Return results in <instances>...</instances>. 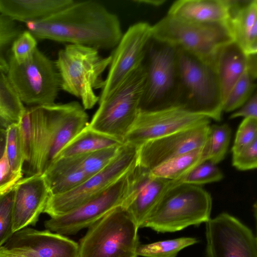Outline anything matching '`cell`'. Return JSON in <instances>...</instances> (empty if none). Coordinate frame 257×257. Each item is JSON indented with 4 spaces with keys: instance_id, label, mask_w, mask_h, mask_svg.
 Segmentation results:
<instances>
[{
    "instance_id": "obj_1",
    "label": "cell",
    "mask_w": 257,
    "mask_h": 257,
    "mask_svg": "<svg viewBox=\"0 0 257 257\" xmlns=\"http://www.w3.org/2000/svg\"><path fill=\"white\" fill-rule=\"evenodd\" d=\"M36 39L99 50L114 48L123 34L118 16L95 1H74L43 19L26 24Z\"/></svg>"
},
{
    "instance_id": "obj_2",
    "label": "cell",
    "mask_w": 257,
    "mask_h": 257,
    "mask_svg": "<svg viewBox=\"0 0 257 257\" xmlns=\"http://www.w3.org/2000/svg\"><path fill=\"white\" fill-rule=\"evenodd\" d=\"M28 108L34 135L31 176L43 175L62 149L88 125V115L77 101Z\"/></svg>"
},
{
    "instance_id": "obj_3",
    "label": "cell",
    "mask_w": 257,
    "mask_h": 257,
    "mask_svg": "<svg viewBox=\"0 0 257 257\" xmlns=\"http://www.w3.org/2000/svg\"><path fill=\"white\" fill-rule=\"evenodd\" d=\"M176 48L179 83L178 106L220 121L223 102L214 66L195 55Z\"/></svg>"
},
{
    "instance_id": "obj_4",
    "label": "cell",
    "mask_w": 257,
    "mask_h": 257,
    "mask_svg": "<svg viewBox=\"0 0 257 257\" xmlns=\"http://www.w3.org/2000/svg\"><path fill=\"white\" fill-rule=\"evenodd\" d=\"M111 60V55L102 57L95 48L67 44L59 51L55 62L61 89L79 98L85 110L92 108L99 99L95 89L102 88L101 75Z\"/></svg>"
},
{
    "instance_id": "obj_5",
    "label": "cell",
    "mask_w": 257,
    "mask_h": 257,
    "mask_svg": "<svg viewBox=\"0 0 257 257\" xmlns=\"http://www.w3.org/2000/svg\"><path fill=\"white\" fill-rule=\"evenodd\" d=\"M210 194L199 186L180 183L163 197L142 227L161 233L174 232L210 219Z\"/></svg>"
},
{
    "instance_id": "obj_6",
    "label": "cell",
    "mask_w": 257,
    "mask_h": 257,
    "mask_svg": "<svg viewBox=\"0 0 257 257\" xmlns=\"http://www.w3.org/2000/svg\"><path fill=\"white\" fill-rule=\"evenodd\" d=\"M146 78L143 63L134 69L105 99L88 126L124 144L140 109Z\"/></svg>"
},
{
    "instance_id": "obj_7",
    "label": "cell",
    "mask_w": 257,
    "mask_h": 257,
    "mask_svg": "<svg viewBox=\"0 0 257 257\" xmlns=\"http://www.w3.org/2000/svg\"><path fill=\"white\" fill-rule=\"evenodd\" d=\"M152 38L195 55L214 67L219 49L233 41L227 23L189 22L168 15L152 26Z\"/></svg>"
},
{
    "instance_id": "obj_8",
    "label": "cell",
    "mask_w": 257,
    "mask_h": 257,
    "mask_svg": "<svg viewBox=\"0 0 257 257\" xmlns=\"http://www.w3.org/2000/svg\"><path fill=\"white\" fill-rule=\"evenodd\" d=\"M139 228L118 206L88 227L78 244V257H138Z\"/></svg>"
},
{
    "instance_id": "obj_9",
    "label": "cell",
    "mask_w": 257,
    "mask_h": 257,
    "mask_svg": "<svg viewBox=\"0 0 257 257\" xmlns=\"http://www.w3.org/2000/svg\"><path fill=\"white\" fill-rule=\"evenodd\" d=\"M143 65L146 78L140 111L178 106L177 48L152 38L147 47Z\"/></svg>"
},
{
    "instance_id": "obj_10",
    "label": "cell",
    "mask_w": 257,
    "mask_h": 257,
    "mask_svg": "<svg viewBox=\"0 0 257 257\" xmlns=\"http://www.w3.org/2000/svg\"><path fill=\"white\" fill-rule=\"evenodd\" d=\"M7 76L23 104L31 106L55 103L61 89L55 62L38 48L27 61L18 63L9 53Z\"/></svg>"
},
{
    "instance_id": "obj_11",
    "label": "cell",
    "mask_w": 257,
    "mask_h": 257,
    "mask_svg": "<svg viewBox=\"0 0 257 257\" xmlns=\"http://www.w3.org/2000/svg\"><path fill=\"white\" fill-rule=\"evenodd\" d=\"M138 147L124 143L112 160L72 190L50 195L44 213L51 217L64 214L97 196L114 183L137 163Z\"/></svg>"
},
{
    "instance_id": "obj_12",
    "label": "cell",
    "mask_w": 257,
    "mask_h": 257,
    "mask_svg": "<svg viewBox=\"0 0 257 257\" xmlns=\"http://www.w3.org/2000/svg\"><path fill=\"white\" fill-rule=\"evenodd\" d=\"M133 168L97 196L64 214L50 217L44 223L46 228L63 235L74 234L122 206L128 191Z\"/></svg>"
},
{
    "instance_id": "obj_13",
    "label": "cell",
    "mask_w": 257,
    "mask_h": 257,
    "mask_svg": "<svg viewBox=\"0 0 257 257\" xmlns=\"http://www.w3.org/2000/svg\"><path fill=\"white\" fill-rule=\"evenodd\" d=\"M207 257H257L252 230L235 217L223 212L206 222Z\"/></svg>"
},
{
    "instance_id": "obj_14",
    "label": "cell",
    "mask_w": 257,
    "mask_h": 257,
    "mask_svg": "<svg viewBox=\"0 0 257 257\" xmlns=\"http://www.w3.org/2000/svg\"><path fill=\"white\" fill-rule=\"evenodd\" d=\"M208 117L175 106L154 111H140L124 143L137 147L154 139L197 126L209 124Z\"/></svg>"
},
{
    "instance_id": "obj_15",
    "label": "cell",
    "mask_w": 257,
    "mask_h": 257,
    "mask_svg": "<svg viewBox=\"0 0 257 257\" xmlns=\"http://www.w3.org/2000/svg\"><path fill=\"white\" fill-rule=\"evenodd\" d=\"M152 38V26L145 22L135 23L122 34L110 55L108 74L104 80L98 102L109 95L145 58Z\"/></svg>"
},
{
    "instance_id": "obj_16",
    "label": "cell",
    "mask_w": 257,
    "mask_h": 257,
    "mask_svg": "<svg viewBox=\"0 0 257 257\" xmlns=\"http://www.w3.org/2000/svg\"><path fill=\"white\" fill-rule=\"evenodd\" d=\"M78 243L48 230L24 228L0 248V257H78Z\"/></svg>"
},
{
    "instance_id": "obj_17",
    "label": "cell",
    "mask_w": 257,
    "mask_h": 257,
    "mask_svg": "<svg viewBox=\"0 0 257 257\" xmlns=\"http://www.w3.org/2000/svg\"><path fill=\"white\" fill-rule=\"evenodd\" d=\"M180 183V179L171 180L153 176L149 170L136 163L130 172L129 189L122 206L141 228L166 192Z\"/></svg>"
},
{
    "instance_id": "obj_18",
    "label": "cell",
    "mask_w": 257,
    "mask_h": 257,
    "mask_svg": "<svg viewBox=\"0 0 257 257\" xmlns=\"http://www.w3.org/2000/svg\"><path fill=\"white\" fill-rule=\"evenodd\" d=\"M209 124L149 141L138 147L137 164L149 170L175 156L205 145Z\"/></svg>"
},
{
    "instance_id": "obj_19",
    "label": "cell",
    "mask_w": 257,
    "mask_h": 257,
    "mask_svg": "<svg viewBox=\"0 0 257 257\" xmlns=\"http://www.w3.org/2000/svg\"><path fill=\"white\" fill-rule=\"evenodd\" d=\"M50 196L42 175L30 176L16 183L13 206L14 233L36 224Z\"/></svg>"
},
{
    "instance_id": "obj_20",
    "label": "cell",
    "mask_w": 257,
    "mask_h": 257,
    "mask_svg": "<svg viewBox=\"0 0 257 257\" xmlns=\"http://www.w3.org/2000/svg\"><path fill=\"white\" fill-rule=\"evenodd\" d=\"M227 25L234 41L247 55L257 52V1L230 0Z\"/></svg>"
},
{
    "instance_id": "obj_21",
    "label": "cell",
    "mask_w": 257,
    "mask_h": 257,
    "mask_svg": "<svg viewBox=\"0 0 257 257\" xmlns=\"http://www.w3.org/2000/svg\"><path fill=\"white\" fill-rule=\"evenodd\" d=\"M230 0H179L170 7L168 16L193 23H227Z\"/></svg>"
},
{
    "instance_id": "obj_22",
    "label": "cell",
    "mask_w": 257,
    "mask_h": 257,
    "mask_svg": "<svg viewBox=\"0 0 257 257\" xmlns=\"http://www.w3.org/2000/svg\"><path fill=\"white\" fill-rule=\"evenodd\" d=\"M73 0H0V14L11 20L25 23L39 21L53 15L74 3Z\"/></svg>"
},
{
    "instance_id": "obj_23",
    "label": "cell",
    "mask_w": 257,
    "mask_h": 257,
    "mask_svg": "<svg viewBox=\"0 0 257 257\" xmlns=\"http://www.w3.org/2000/svg\"><path fill=\"white\" fill-rule=\"evenodd\" d=\"M247 64L248 55L234 41L224 45L218 51L215 69L223 103L234 84L246 70Z\"/></svg>"
},
{
    "instance_id": "obj_24",
    "label": "cell",
    "mask_w": 257,
    "mask_h": 257,
    "mask_svg": "<svg viewBox=\"0 0 257 257\" xmlns=\"http://www.w3.org/2000/svg\"><path fill=\"white\" fill-rule=\"evenodd\" d=\"M42 175L51 195L68 192L89 177L81 169L76 156L56 159Z\"/></svg>"
},
{
    "instance_id": "obj_25",
    "label": "cell",
    "mask_w": 257,
    "mask_h": 257,
    "mask_svg": "<svg viewBox=\"0 0 257 257\" xmlns=\"http://www.w3.org/2000/svg\"><path fill=\"white\" fill-rule=\"evenodd\" d=\"M123 144L116 139L87 125L62 149L56 159L78 156Z\"/></svg>"
},
{
    "instance_id": "obj_26",
    "label": "cell",
    "mask_w": 257,
    "mask_h": 257,
    "mask_svg": "<svg viewBox=\"0 0 257 257\" xmlns=\"http://www.w3.org/2000/svg\"><path fill=\"white\" fill-rule=\"evenodd\" d=\"M204 148L173 157L150 170V173L156 177L171 180H179L205 161Z\"/></svg>"
},
{
    "instance_id": "obj_27",
    "label": "cell",
    "mask_w": 257,
    "mask_h": 257,
    "mask_svg": "<svg viewBox=\"0 0 257 257\" xmlns=\"http://www.w3.org/2000/svg\"><path fill=\"white\" fill-rule=\"evenodd\" d=\"M25 109L7 74L0 71V128L18 124Z\"/></svg>"
},
{
    "instance_id": "obj_28",
    "label": "cell",
    "mask_w": 257,
    "mask_h": 257,
    "mask_svg": "<svg viewBox=\"0 0 257 257\" xmlns=\"http://www.w3.org/2000/svg\"><path fill=\"white\" fill-rule=\"evenodd\" d=\"M231 138V129L227 124L209 126L204 148V160L216 164L221 161L227 151Z\"/></svg>"
},
{
    "instance_id": "obj_29",
    "label": "cell",
    "mask_w": 257,
    "mask_h": 257,
    "mask_svg": "<svg viewBox=\"0 0 257 257\" xmlns=\"http://www.w3.org/2000/svg\"><path fill=\"white\" fill-rule=\"evenodd\" d=\"M198 242L195 237H181L139 244L137 254L143 257H176L181 250Z\"/></svg>"
},
{
    "instance_id": "obj_30",
    "label": "cell",
    "mask_w": 257,
    "mask_h": 257,
    "mask_svg": "<svg viewBox=\"0 0 257 257\" xmlns=\"http://www.w3.org/2000/svg\"><path fill=\"white\" fill-rule=\"evenodd\" d=\"M256 78L246 69L224 99L223 111L231 112L242 105L255 91Z\"/></svg>"
},
{
    "instance_id": "obj_31",
    "label": "cell",
    "mask_w": 257,
    "mask_h": 257,
    "mask_svg": "<svg viewBox=\"0 0 257 257\" xmlns=\"http://www.w3.org/2000/svg\"><path fill=\"white\" fill-rule=\"evenodd\" d=\"M22 31L18 22L0 14V71L7 74L11 45Z\"/></svg>"
},
{
    "instance_id": "obj_32",
    "label": "cell",
    "mask_w": 257,
    "mask_h": 257,
    "mask_svg": "<svg viewBox=\"0 0 257 257\" xmlns=\"http://www.w3.org/2000/svg\"><path fill=\"white\" fill-rule=\"evenodd\" d=\"M6 155L13 172L22 174L24 156L19 124H14L7 128Z\"/></svg>"
},
{
    "instance_id": "obj_33",
    "label": "cell",
    "mask_w": 257,
    "mask_h": 257,
    "mask_svg": "<svg viewBox=\"0 0 257 257\" xmlns=\"http://www.w3.org/2000/svg\"><path fill=\"white\" fill-rule=\"evenodd\" d=\"M121 146L106 148L75 156L77 158L81 169L90 177L105 167L117 155Z\"/></svg>"
},
{
    "instance_id": "obj_34",
    "label": "cell",
    "mask_w": 257,
    "mask_h": 257,
    "mask_svg": "<svg viewBox=\"0 0 257 257\" xmlns=\"http://www.w3.org/2000/svg\"><path fill=\"white\" fill-rule=\"evenodd\" d=\"M223 177L217 164L206 160L192 169L180 181L181 183L199 186L219 181Z\"/></svg>"
},
{
    "instance_id": "obj_35",
    "label": "cell",
    "mask_w": 257,
    "mask_h": 257,
    "mask_svg": "<svg viewBox=\"0 0 257 257\" xmlns=\"http://www.w3.org/2000/svg\"><path fill=\"white\" fill-rule=\"evenodd\" d=\"M15 185L0 194V248L13 234V206Z\"/></svg>"
},
{
    "instance_id": "obj_36",
    "label": "cell",
    "mask_w": 257,
    "mask_h": 257,
    "mask_svg": "<svg viewBox=\"0 0 257 257\" xmlns=\"http://www.w3.org/2000/svg\"><path fill=\"white\" fill-rule=\"evenodd\" d=\"M19 124L24 152V164H27L28 171L32 174L34 155V135L33 125L28 108L26 107Z\"/></svg>"
},
{
    "instance_id": "obj_37",
    "label": "cell",
    "mask_w": 257,
    "mask_h": 257,
    "mask_svg": "<svg viewBox=\"0 0 257 257\" xmlns=\"http://www.w3.org/2000/svg\"><path fill=\"white\" fill-rule=\"evenodd\" d=\"M37 39L28 30L23 31L13 42L10 54L18 63L29 60L37 48Z\"/></svg>"
},
{
    "instance_id": "obj_38",
    "label": "cell",
    "mask_w": 257,
    "mask_h": 257,
    "mask_svg": "<svg viewBox=\"0 0 257 257\" xmlns=\"http://www.w3.org/2000/svg\"><path fill=\"white\" fill-rule=\"evenodd\" d=\"M257 140V118H244L236 133L232 153H235Z\"/></svg>"
},
{
    "instance_id": "obj_39",
    "label": "cell",
    "mask_w": 257,
    "mask_h": 257,
    "mask_svg": "<svg viewBox=\"0 0 257 257\" xmlns=\"http://www.w3.org/2000/svg\"><path fill=\"white\" fill-rule=\"evenodd\" d=\"M232 165L240 171L254 169L257 167V140L232 153Z\"/></svg>"
},
{
    "instance_id": "obj_40",
    "label": "cell",
    "mask_w": 257,
    "mask_h": 257,
    "mask_svg": "<svg viewBox=\"0 0 257 257\" xmlns=\"http://www.w3.org/2000/svg\"><path fill=\"white\" fill-rule=\"evenodd\" d=\"M23 174L16 173L11 169L5 153L0 160V194L14 187L22 178Z\"/></svg>"
},
{
    "instance_id": "obj_41",
    "label": "cell",
    "mask_w": 257,
    "mask_h": 257,
    "mask_svg": "<svg viewBox=\"0 0 257 257\" xmlns=\"http://www.w3.org/2000/svg\"><path fill=\"white\" fill-rule=\"evenodd\" d=\"M239 117L257 118V94L256 91L239 109L232 113L230 119Z\"/></svg>"
},
{
    "instance_id": "obj_42",
    "label": "cell",
    "mask_w": 257,
    "mask_h": 257,
    "mask_svg": "<svg viewBox=\"0 0 257 257\" xmlns=\"http://www.w3.org/2000/svg\"><path fill=\"white\" fill-rule=\"evenodd\" d=\"M7 130L0 128V160L5 155L6 149Z\"/></svg>"
},
{
    "instance_id": "obj_43",
    "label": "cell",
    "mask_w": 257,
    "mask_h": 257,
    "mask_svg": "<svg viewBox=\"0 0 257 257\" xmlns=\"http://www.w3.org/2000/svg\"><path fill=\"white\" fill-rule=\"evenodd\" d=\"M134 3L144 4L153 6H159L165 3V1L163 0H134Z\"/></svg>"
}]
</instances>
